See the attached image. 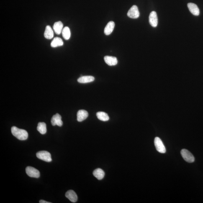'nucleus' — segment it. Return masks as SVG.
Masks as SVG:
<instances>
[{"instance_id": "nucleus-1", "label": "nucleus", "mask_w": 203, "mask_h": 203, "mask_svg": "<svg viewBox=\"0 0 203 203\" xmlns=\"http://www.w3.org/2000/svg\"><path fill=\"white\" fill-rule=\"evenodd\" d=\"M11 131L13 135L19 140H26L28 136L27 132L24 129H19L16 127H13L11 128Z\"/></svg>"}, {"instance_id": "nucleus-2", "label": "nucleus", "mask_w": 203, "mask_h": 203, "mask_svg": "<svg viewBox=\"0 0 203 203\" xmlns=\"http://www.w3.org/2000/svg\"><path fill=\"white\" fill-rule=\"evenodd\" d=\"M181 153L183 158L188 163H192L194 162V157L189 150L186 149H183L181 150Z\"/></svg>"}, {"instance_id": "nucleus-3", "label": "nucleus", "mask_w": 203, "mask_h": 203, "mask_svg": "<svg viewBox=\"0 0 203 203\" xmlns=\"http://www.w3.org/2000/svg\"><path fill=\"white\" fill-rule=\"evenodd\" d=\"M36 156L39 159L47 162L52 161L51 156L50 152L46 151H41L38 152Z\"/></svg>"}, {"instance_id": "nucleus-4", "label": "nucleus", "mask_w": 203, "mask_h": 203, "mask_svg": "<svg viewBox=\"0 0 203 203\" xmlns=\"http://www.w3.org/2000/svg\"><path fill=\"white\" fill-rule=\"evenodd\" d=\"M154 145L155 148L158 152L162 153H166V149L163 142L158 137H155L154 140Z\"/></svg>"}, {"instance_id": "nucleus-5", "label": "nucleus", "mask_w": 203, "mask_h": 203, "mask_svg": "<svg viewBox=\"0 0 203 203\" xmlns=\"http://www.w3.org/2000/svg\"><path fill=\"white\" fill-rule=\"evenodd\" d=\"M26 172L28 175L30 177L39 178L40 176V172L32 167H27L26 168Z\"/></svg>"}, {"instance_id": "nucleus-6", "label": "nucleus", "mask_w": 203, "mask_h": 203, "mask_svg": "<svg viewBox=\"0 0 203 203\" xmlns=\"http://www.w3.org/2000/svg\"><path fill=\"white\" fill-rule=\"evenodd\" d=\"M127 16L132 19H137L140 16V13L136 6H132L127 12Z\"/></svg>"}, {"instance_id": "nucleus-7", "label": "nucleus", "mask_w": 203, "mask_h": 203, "mask_svg": "<svg viewBox=\"0 0 203 203\" xmlns=\"http://www.w3.org/2000/svg\"><path fill=\"white\" fill-rule=\"evenodd\" d=\"M149 22L152 27H156L158 25V19L157 14L154 11H152L149 16Z\"/></svg>"}, {"instance_id": "nucleus-8", "label": "nucleus", "mask_w": 203, "mask_h": 203, "mask_svg": "<svg viewBox=\"0 0 203 203\" xmlns=\"http://www.w3.org/2000/svg\"><path fill=\"white\" fill-rule=\"evenodd\" d=\"M51 122L52 125L54 126L57 125L59 127H61L63 124L61 116L59 114H56L53 116L51 120Z\"/></svg>"}, {"instance_id": "nucleus-9", "label": "nucleus", "mask_w": 203, "mask_h": 203, "mask_svg": "<svg viewBox=\"0 0 203 203\" xmlns=\"http://www.w3.org/2000/svg\"><path fill=\"white\" fill-rule=\"evenodd\" d=\"M65 197L69 200L72 202L75 203L78 200V196L76 193L72 190H70L66 193Z\"/></svg>"}, {"instance_id": "nucleus-10", "label": "nucleus", "mask_w": 203, "mask_h": 203, "mask_svg": "<svg viewBox=\"0 0 203 203\" xmlns=\"http://www.w3.org/2000/svg\"><path fill=\"white\" fill-rule=\"evenodd\" d=\"M188 9L190 12L194 16H199L200 13L199 9L197 5L194 3H190L187 4Z\"/></svg>"}, {"instance_id": "nucleus-11", "label": "nucleus", "mask_w": 203, "mask_h": 203, "mask_svg": "<svg viewBox=\"0 0 203 203\" xmlns=\"http://www.w3.org/2000/svg\"><path fill=\"white\" fill-rule=\"evenodd\" d=\"M104 59L106 64L109 66H114L117 65L118 61L116 57L106 56Z\"/></svg>"}, {"instance_id": "nucleus-12", "label": "nucleus", "mask_w": 203, "mask_h": 203, "mask_svg": "<svg viewBox=\"0 0 203 203\" xmlns=\"http://www.w3.org/2000/svg\"><path fill=\"white\" fill-rule=\"evenodd\" d=\"M88 114L87 111L85 110L79 111L77 114V119L79 122H81L84 120L88 117Z\"/></svg>"}, {"instance_id": "nucleus-13", "label": "nucleus", "mask_w": 203, "mask_h": 203, "mask_svg": "<svg viewBox=\"0 0 203 203\" xmlns=\"http://www.w3.org/2000/svg\"><path fill=\"white\" fill-rule=\"evenodd\" d=\"M114 27H115V23L113 21L108 23L105 28L104 32L106 35H110L113 31Z\"/></svg>"}, {"instance_id": "nucleus-14", "label": "nucleus", "mask_w": 203, "mask_h": 203, "mask_svg": "<svg viewBox=\"0 0 203 203\" xmlns=\"http://www.w3.org/2000/svg\"><path fill=\"white\" fill-rule=\"evenodd\" d=\"M63 24L61 21L56 22L54 24L53 29L56 34L60 35L63 31Z\"/></svg>"}, {"instance_id": "nucleus-15", "label": "nucleus", "mask_w": 203, "mask_h": 203, "mask_svg": "<svg viewBox=\"0 0 203 203\" xmlns=\"http://www.w3.org/2000/svg\"><path fill=\"white\" fill-rule=\"evenodd\" d=\"M94 80V77L91 76H86L81 77L78 78V81L80 83H87L92 82Z\"/></svg>"}, {"instance_id": "nucleus-16", "label": "nucleus", "mask_w": 203, "mask_h": 203, "mask_svg": "<svg viewBox=\"0 0 203 203\" xmlns=\"http://www.w3.org/2000/svg\"><path fill=\"white\" fill-rule=\"evenodd\" d=\"M44 36L46 39H51L54 37V32L50 26L47 25L46 27Z\"/></svg>"}, {"instance_id": "nucleus-17", "label": "nucleus", "mask_w": 203, "mask_h": 203, "mask_svg": "<svg viewBox=\"0 0 203 203\" xmlns=\"http://www.w3.org/2000/svg\"><path fill=\"white\" fill-rule=\"evenodd\" d=\"M93 175L98 180H102L105 176L104 172L101 168H98L95 170L93 172Z\"/></svg>"}, {"instance_id": "nucleus-18", "label": "nucleus", "mask_w": 203, "mask_h": 203, "mask_svg": "<svg viewBox=\"0 0 203 203\" xmlns=\"http://www.w3.org/2000/svg\"><path fill=\"white\" fill-rule=\"evenodd\" d=\"M63 42L62 39L59 37H55L51 43V46L52 47L62 46L63 45Z\"/></svg>"}, {"instance_id": "nucleus-19", "label": "nucleus", "mask_w": 203, "mask_h": 203, "mask_svg": "<svg viewBox=\"0 0 203 203\" xmlns=\"http://www.w3.org/2000/svg\"><path fill=\"white\" fill-rule=\"evenodd\" d=\"M37 130L42 134H45L47 132L46 124L44 122H39L38 125Z\"/></svg>"}, {"instance_id": "nucleus-20", "label": "nucleus", "mask_w": 203, "mask_h": 203, "mask_svg": "<svg viewBox=\"0 0 203 203\" xmlns=\"http://www.w3.org/2000/svg\"><path fill=\"white\" fill-rule=\"evenodd\" d=\"M96 116L99 120L104 121H107L109 120V117L107 114L104 112H98L96 113Z\"/></svg>"}, {"instance_id": "nucleus-21", "label": "nucleus", "mask_w": 203, "mask_h": 203, "mask_svg": "<svg viewBox=\"0 0 203 203\" xmlns=\"http://www.w3.org/2000/svg\"><path fill=\"white\" fill-rule=\"evenodd\" d=\"M62 35L65 40H69L71 36L70 29L68 27H65L63 29L62 32Z\"/></svg>"}, {"instance_id": "nucleus-22", "label": "nucleus", "mask_w": 203, "mask_h": 203, "mask_svg": "<svg viewBox=\"0 0 203 203\" xmlns=\"http://www.w3.org/2000/svg\"><path fill=\"white\" fill-rule=\"evenodd\" d=\"M39 203H51L50 202H47V201H45L44 200H40V201H39Z\"/></svg>"}]
</instances>
